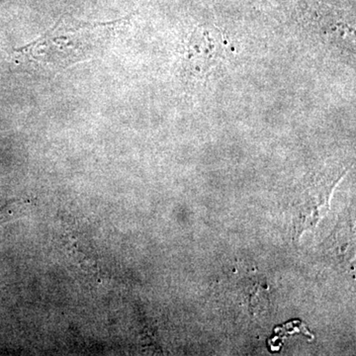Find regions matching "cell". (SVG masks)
I'll use <instances>...</instances> for the list:
<instances>
[{
	"mask_svg": "<svg viewBox=\"0 0 356 356\" xmlns=\"http://www.w3.org/2000/svg\"><path fill=\"white\" fill-rule=\"evenodd\" d=\"M130 18L131 15L110 22H88L64 14L38 39L14 51V60L43 74H60L98 57Z\"/></svg>",
	"mask_w": 356,
	"mask_h": 356,
	"instance_id": "cell-1",
	"label": "cell"
},
{
	"mask_svg": "<svg viewBox=\"0 0 356 356\" xmlns=\"http://www.w3.org/2000/svg\"><path fill=\"white\" fill-rule=\"evenodd\" d=\"M250 1L255 4H264L266 3L267 0H250Z\"/></svg>",
	"mask_w": 356,
	"mask_h": 356,
	"instance_id": "cell-3",
	"label": "cell"
},
{
	"mask_svg": "<svg viewBox=\"0 0 356 356\" xmlns=\"http://www.w3.org/2000/svg\"><path fill=\"white\" fill-rule=\"evenodd\" d=\"M228 41L214 25H199L186 43L185 67L194 76L202 77L227 57Z\"/></svg>",
	"mask_w": 356,
	"mask_h": 356,
	"instance_id": "cell-2",
	"label": "cell"
}]
</instances>
